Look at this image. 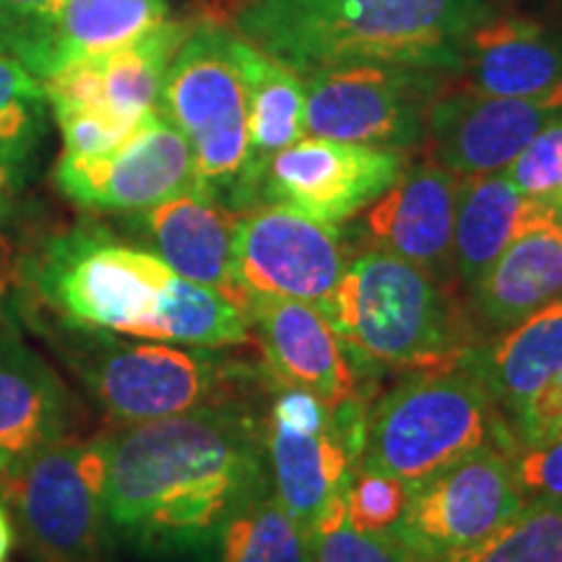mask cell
Returning <instances> with one entry per match:
<instances>
[{"instance_id":"1","label":"cell","mask_w":562,"mask_h":562,"mask_svg":"<svg viewBox=\"0 0 562 562\" xmlns=\"http://www.w3.org/2000/svg\"><path fill=\"white\" fill-rule=\"evenodd\" d=\"M110 537L157 560L203 558L271 482L266 419L252 406L206 409L104 432Z\"/></svg>"},{"instance_id":"2","label":"cell","mask_w":562,"mask_h":562,"mask_svg":"<svg viewBox=\"0 0 562 562\" xmlns=\"http://www.w3.org/2000/svg\"><path fill=\"white\" fill-rule=\"evenodd\" d=\"M490 0H250L240 37L294 74L357 63L461 70Z\"/></svg>"},{"instance_id":"3","label":"cell","mask_w":562,"mask_h":562,"mask_svg":"<svg viewBox=\"0 0 562 562\" xmlns=\"http://www.w3.org/2000/svg\"><path fill=\"white\" fill-rule=\"evenodd\" d=\"M326 318L341 344L389 368H453L476 344L456 292L378 248L347 263Z\"/></svg>"},{"instance_id":"4","label":"cell","mask_w":562,"mask_h":562,"mask_svg":"<svg viewBox=\"0 0 562 562\" xmlns=\"http://www.w3.org/2000/svg\"><path fill=\"white\" fill-rule=\"evenodd\" d=\"M66 349L94 402L123 425L180 414L252 406L273 378L263 368L237 362L220 349L165 341H123L117 334L74 331Z\"/></svg>"},{"instance_id":"5","label":"cell","mask_w":562,"mask_h":562,"mask_svg":"<svg viewBox=\"0 0 562 562\" xmlns=\"http://www.w3.org/2000/svg\"><path fill=\"white\" fill-rule=\"evenodd\" d=\"M484 448L513 453L516 435L484 383L463 364L422 370L364 419L357 467L417 484Z\"/></svg>"},{"instance_id":"6","label":"cell","mask_w":562,"mask_h":562,"mask_svg":"<svg viewBox=\"0 0 562 562\" xmlns=\"http://www.w3.org/2000/svg\"><path fill=\"white\" fill-rule=\"evenodd\" d=\"M172 277L157 252L97 224L63 232L30 258V292L70 331L136 339Z\"/></svg>"},{"instance_id":"7","label":"cell","mask_w":562,"mask_h":562,"mask_svg":"<svg viewBox=\"0 0 562 562\" xmlns=\"http://www.w3.org/2000/svg\"><path fill=\"white\" fill-rule=\"evenodd\" d=\"M235 34L195 24L167 68L159 112L193 151L195 188L232 211L256 206L248 178L245 83L232 53Z\"/></svg>"},{"instance_id":"8","label":"cell","mask_w":562,"mask_h":562,"mask_svg":"<svg viewBox=\"0 0 562 562\" xmlns=\"http://www.w3.org/2000/svg\"><path fill=\"white\" fill-rule=\"evenodd\" d=\"M104 435L60 438L5 469L3 495L24 544L45 562H102Z\"/></svg>"},{"instance_id":"9","label":"cell","mask_w":562,"mask_h":562,"mask_svg":"<svg viewBox=\"0 0 562 562\" xmlns=\"http://www.w3.org/2000/svg\"><path fill=\"white\" fill-rule=\"evenodd\" d=\"M435 70L383 63L323 68L305 81V136L404 151L425 140Z\"/></svg>"},{"instance_id":"10","label":"cell","mask_w":562,"mask_h":562,"mask_svg":"<svg viewBox=\"0 0 562 562\" xmlns=\"http://www.w3.org/2000/svg\"><path fill=\"white\" fill-rule=\"evenodd\" d=\"M526 505L508 453L484 448L409 487L391 533L414 562L482 542Z\"/></svg>"},{"instance_id":"11","label":"cell","mask_w":562,"mask_h":562,"mask_svg":"<svg viewBox=\"0 0 562 562\" xmlns=\"http://www.w3.org/2000/svg\"><path fill=\"white\" fill-rule=\"evenodd\" d=\"M349 258L336 224L281 203L243 211L235 229V279L250 294L311 302L328 313Z\"/></svg>"},{"instance_id":"12","label":"cell","mask_w":562,"mask_h":562,"mask_svg":"<svg viewBox=\"0 0 562 562\" xmlns=\"http://www.w3.org/2000/svg\"><path fill=\"white\" fill-rule=\"evenodd\" d=\"M55 186L81 209L138 214L193 191V151L186 136L157 110L117 149L100 157L63 154L55 165Z\"/></svg>"},{"instance_id":"13","label":"cell","mask_w":562,"mask_h":562,"mask_svg":"<svg viewBox=\"0 0 562 562\" xmlns=\"http://www.w3.org/2000/svg\"><path fill=\"white\" fill-rule=\"evenodd\" d=\"M404 170L402 151L302 136L266 165L258 182V206L281 203L339 227L381 199Z\"/></svg>"},{"instance_id":"14","label":"cell","mask_w":562,"mask_h":562,"mask_svg":"<svg viewBox=\"0 0 562 562\" xmlns=\"http://www.w3.org/2000/svg\"><path fill=\"white\" fill-rule=\"evenodd\" d=\"M560 110L562 91L539 100L440 91L427 108L425 144L430 159L459 178L503 172Z\"/></svg>"},{"instance_id":"15","label":"cell","mask_w":562,"mask_h":562,"mask_svg":"<svg viewBox=\"0 0 562 562\" xmlns=\"http://www.w3.org/2000/svg\"><path fill=\"white\" fill-rule=\"evenodd\" d=\"M459 175L435 159L414 165L375 199L362 229L370 248L404 258L456 292L453 222Z\"/></svg>"},{"instance_id":"16","label":"cell","mask_w":562,"mask_h":562,"mask_svg":"<svg viewBox=\"0 0 562 562\" xmlns=\"http://www.w3.org/2000/svg\"><path fill=\"white\" fill-rule=\"evenodd\" d=\"M558 294H562V220L554 206L467 286L463 315L474 341L482 344L529 318Z\"/></svg>"},{"instance_id":"17","label":"cell","mask_w":562,"mask_h":562,"mask_svg":"<svg viewBox=\"0 0 562 562\" xmlns=\"http://www.w3.org/2000/svg\"><path fill=\"white\" fill-rule=\"evenodd\" d=\"M167 21V0H66L58 11L5 40L3 50L45 81L74 60L133 45Z\"/></svg>"},{"instance_id":"18","label":"cell","mask_w":562,"mask_h":562,"mask_svg":"<svg viewBox=\"0 0 562 562\" xmlns=\"http://www.w3.org/2000/svg\"><path fill=\"white\" fill-rule=\"evenodd\" d=\"M245 311L250 326L258 328L266 360L273 364L279 381L313 391L328 409H339L357 396L355 368L321 307L273 294H250Z\"/></svg>"},{"instance_id":"19","label":"cell","mask_w":562,"mask_h":562,"mask_svg":"<svg viewBox=\"0 0 562 562\" xmlns=\"http://www.w3.org/2000/svg\"><path fill=\"white\" fill-rule=\"evenodd\" d=\"M237 220L240 211L227 209L199 188L136 214L151 252L178 277L214 286L245 307V292L235 279Z\"/></svg>"},{"instance_id":"20","label":"cell","mask_w":562,"mask_h":562,"mask_svg":"<svg viewBox=\"0 0 562 562\" xmlns=\"http://www.w3.org/2000/svg\"><path fill=\"white\" fill-rule=\"evenodd\" d=\"M74 402L60 375L21 339L16 323H0V472L68 438Z\"/></svg>"},{"instance_id":"21","label":"cell","mask_w":562,"mask_h":562,"mask_svg":"<svg viewBox=\"0 0 562 562\" xmlns=\"http://www.w3.org/2000/svg\"><path fill=\"white\" fill-rule=\"evenodd\" d=\"M476 94L539 100L562 91V37L529 19H487L472 30L461 70Z\"/></svg>"},{"instance_id":"22","label":"cell","mask_w":562,"mask_h":562,"mask_svg":"<svg viewBox=\"0 0 562 562\" xmlns=\"http://www.w3.org/2000/svg\"><path fill=\"white\" fill-rule=\"evenodd\" d=\"M459 364L480 378L513 425L562 368V294L508 331L476 344Z\"/></svg>"},{"instance_id":"23","label":"cell","mask_w":562,"mask_h":562,"mask_svg":"<svg viewBox=\"0 0 562 562\" xmlns=\"http://www.w3.org/2000/svg\"><path fill=\"white\" fill-rule=\"evenodd\" d=\"M266 459L277 501L311 533L357 467L336 422L323 432H300L266 419Z\"/></svg>"},{"instance_id":"24","label":"cell","mask_w":562,"mask_h":562,"mask_svg":"<svg viewBox=\"0 0 562 562\" xmlns=\"http://www.w3.org/2000/svg\"><path fill=\"white\" fill-rule=\"evenodd\" d=\"M558 206L518 193L505 172L467 175L459 180L453 222V279L472 286L521 232Z\"/></svg>"},{"instance_id":"25","label":"cell","mask_w":562,"mask_h":562,"mask_svg":"<svg viewBox=\"0 0 562 562\" xmlns=\"http://www.w3.org/2000/svg\"><path fill=\"white\" fill-rule=\"evenodd\" d=\"M232 53L245 83L248 178L258 206V182L266 165L305 136V81L240 34L232 37Z\"/></svg>"},{"instance_id":"26","label":"cell","mask_w":562,"mask_h":562,"mask_svg":"<svg viewBox=\"0 0 562 562\" xmlns=\"http://www.w3.org/2000/svg\"><path fill=\"white\" fill-rule=\"evenodd\" d=\"M250 318L240 302L175 273L161 292L157 313L138 328L136 339L195 349H229L250 341Z\"/></svg>"},{"instance_id":"27","label":"cell","mask_w":562,"mask_h":562,"mask_svg":"<svg viewBox=\"0 0 562 562\" xmlns=\"http://www.w3.org/2000/svg\"><path fill=\"white\" fill-rule=\"evenodd\" d=\"M193 26L180 21H161L123 50L100 55L102 110L133 123L157 112L167 68Z\"/></svg>"},{"instance_id":"28","label":"cell","mask_w":562,"mask_h":562,"mask_svg":"<svg viewBox=\"0 0 562 562\" xmlns=\"http://www.w3.org/2000/svg\"><path fill=\"white\" fill-rule=\"evenodd\" d=\"M220 562H313L311 533L281 508L269 482L224 526Z\"/></svg>"},{"instance_id":"29","label":"cell","mask_w":562,"mask_h":562,"mask_svg":"<svg viewBox=\"0 0 562 562\" xmlns=\"http://www.w3.org/2000/svg\"><path fill=\"white\" fill-rule=\"evenodd\" d=\"M422 562H562V501H526L482 542Z\"/></svg>"},{"instance_id":"30","label":"cell","mask_w":562,"mask_h":562,"mask_svg":"<svg viewBox=\"0 0 562 562\" xmlns=\"http://www.w3.org/2000/svg\"><path fill=\"white\" fill-rule=\"evenodd\" d=\"M47 94L40 79L0 53V167L13 175L37 151L45 136Z\"/></svg>"},{"instance_id":"31","label":"cell","mask_w":562,"mask_h":562,"mask_svg":"<svg viewBox=\"0 0 562 562\" xmlns=\"http://www.w3.org/2000/svg\"><path fill=\"white\" fill-rule=\"evenodd\" d=\"M313 562H414L391 531H360L347 521V490L311 531Z\"/></svg>"},{"instance_id":"32","label":"cell","mask_w":562,"mask_h":562,"mask_svg":"<svg viewBox=\"0 0 562 562\" xmlns=\"http://www.w3.org/2000/svg\"><path fill=\"white\" fill-rule=\"evenodd\" d=\"M505 178L518 193L539 201H558L562 193V110L505 167Z\"/></svg>"},{"instance_id":"33","label":"cell","mask_w":562,"mask_h":562,"mask_svg":"<svg viewBox=\"0 0 562 562\" xmlns=\"http://www.w3.org/2000/svg\"><path fill=\"white\" fill-rule=\"evenodd\" d=\"M409 501V484L381 472L351 474L347 487V521L360 531H391Z\"/></svg>"},{"instance_id":"34","label":"cell","mask_w":562,"mask_h":562,"mask_svg":"<svg viewBox=\"0 0 562 562\" xmlns=\"http://www.w3.org/2000/svg\"><path fill=\"white\" fill-rule=\"evenodd\" d=\"M55 121L63 133V154H76V157H100L123 144L138 123L123 121L100 108H79V110H60L55 112Z\"/></svg>"},{"instance_id":"35","label":"cell","mask_w":562,"mask_h":562,"mask_svg":"<svg viewBox=\"0 0 562 562\" xmlns=\"http://www.w3.org/2000/svg\"><path fill=\"white\" fill-rule=\"evenodd\" d=\"M508 459L524 501H562V435L516 446Z\"/></svg>"},{"instance_id":"36","label":"cell","mask_w":562,"mask_h":562,"mask_svg":"<svg viewBox=\"0 0 562 562\" xmlns=\"http://www.w3.org/2000/svg\"><path fill=\"white\" fill-rule=\"evenodd\" d=\"M11 203L0 195V323H13L21 297H30V258L11 235Z\"/></svg>"},{"instance_id":"37","label":"cell","mask_w":562,"mask_h":562,"mask_svg":"<svg viewBox=\"0 0 562 562\" xmlns=\"http://www.w3.org/2000/svg\"><path fill=\"white\" fill-rule=\"evenodd\" d=\"M269 419L300 432H323L334 425V409H328L323 398L302 385L277 381L269 406Z\"/></svg>"},{"instance_id":"38","label":"cell","mask_w":562,"mask_h":562,"mask_svg":"<svg viewBox=\"0 0 562 562\" xmlns=\"http://www.w3.org/2000/svg\"><path fill=\"white\" fill-rule=\"evenodd\" d=\"M510 427L513 435H516V446L552 438V435H562V368L558 375L531 398V404L513 419Z\"/></svg>"},{"instance_id":"39","label":"cell","mask_w":562,"mask_h":562,"mask_svg":"<svg viewBox=\"0 0 562 562\" xmlns=\"http://www.w3.org/2000/svg\"><path fill=\"white\" fill-rule=\"evenodd\" d=\"M66 0H0V40L16 37L37 21L55 13ZM5 53V50H3Z\"/></svg>"},{"instance_id":"40","label":"cell","mask_w":562,"mask_h":562,"mask_svg":"<svg viewBox=\"0 0 562 562\" xmlns=\"http://www.w3.org/2000/svg\"><path fill=\"white\" fill-rule=\"evenodd\" d=\"M13 542H16V533H13L9 508H5L3 497H0V562L9 558V552L13 550Z\"/></svg>"},{"instance_id":"41","label":"cell","mask_w":562,"mask_h":562,"mask_svg":"<svg viewBox=\"0 0 562 562\" xmlns=\"http://www.w3.org/2000/svg\"><path fill=\"white\" fill-rule=\"evenodd\" d=\"M9 180H11V175L3 170V167H0V195L5 193V188H9Z\"/></svg>"},{"instance_id":"42","label":"cell","mask_w":562,"mask_h":562,"mask_svg":"<svg viewBox=\"0 0 562 562\" xmlns=\"http://www.w3.org/2000/svg\"><path fill=\"white\" fill-rule=\"evenodd\" d=\"M558 211H560V220H562V193H560V199H558Z\"/></svg>"},{"instance_id":"43","label":"cell","mask_w":562,"mask_h":562,"mask_svg":"<svg viewBox=\"0 0 562 562\" xmlns=\"http://www.w3.org/2000/svg\"><path fill=\"white\" fill-rule=\"evenodd\" d=\"M0 53H3V40H0ZM5 55V53H3Z\"/></svg>"}]
</instances>
